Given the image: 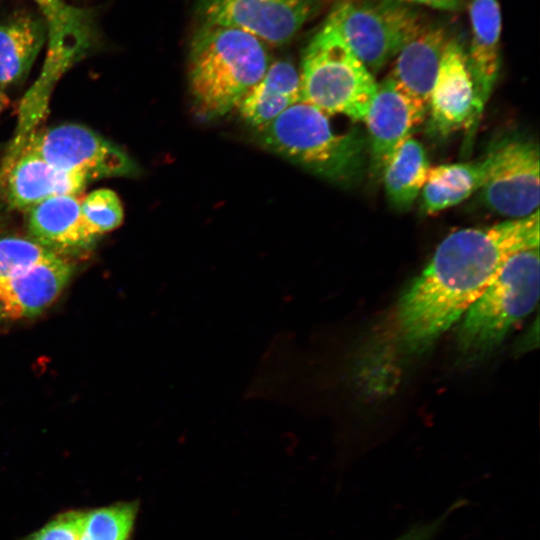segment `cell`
<instances>
[{
  "label": "cell",
  "mask_w": 540,
  "mask_h": 540,
  "mask_svg": "<svg viewBox=\"0 0 540 540\" xmlns=\"http://www.w3.org/2000/svg\"><path fill=\"white\" fill-rule=\"evenodd\" d=\"M539 247V211L450 233L364 344L357 364L370 392L390 390L407 364L459 321L514 253Z\"/></svg>",
  "instance_id": "obj_1"
},
{
  "label": "cell",
  "mask_w": 540,
  "mask_h": 540,
  "mask_svg": "<svg viewBox=\"0 0 540 540\" xmlns=\"http://www.w3.org/2000/svg\"><path fill=\"white\" fill-rule=\"evenodd\" d=\"M271 64L268 46L228 26L200 24L189 50V85L198 116L217 119L238 107Z\"/></svg>",
  "instance_id": "obj_2"
},
{
  "label": "cell",
  "mask_w": 540,
  "mask_h": 540,
  "mask_svg": "<svg viewBox=\"0 0 540 540\" xmlns=\"http://www.w3.org/2000/svg\"><path fill=\"white\" fill-rule=\"evenodd\" d=\"M258 134L269 151L333 182L354 180L364 163L363 139L356 132H335L327 114L303 101Z\"/></svg>",
  "instance_id": "obj_3"
},
{
  "label": "cell",
  "mask_w": 540,
  "mask_h": 540,
  "mask_svg": "<svg viewBox=\"0 0 540 540\" xmlns=\"http://www.w3.org/2000/svg\"><path fill=\"white\" fill-rule=\"evenodd\" d=\"M539 247L512 254L469 307L457 329L458 349L481 356L498 346L528 316L539 298Z\"/></svg>",
  "instance_id": "obj_4"
},
{
  "label": "cell",
  "mask_w": 540,
  "mask_h": 540,
  "mask_svg": "<svg viewBox=\"0 0 540 540\" xmlns=\"http://www.w3.org/2000/svg\"><path fill=\"white\" fill-rule=\"evenodd\" d=\"M301 67V101L327 115L365 120L377 83L329 22L307 45Z\"/></svg>",
  "instance_id": "obj_5"
},
{
  "label": "cell",
  "mask_w": 540,
  "mask_h": 540,
  "mask_svg": "<svg viewBox=\"0 0 540 540\" xmlns=\"http://www.w3.org/2000/svg\"><path fill=\"white\" fill-rule=\"evenodd\" d=\"M326 21L371 73L395 58L427 24L417 9L400 0H343Z\"/></svg>",
  "instance_id": "obj_6"
},
{
  "label": "cell",
  "mask_w": 540,
  "mask_h": 540,
  "mask_svg": "<svg viewBox=\"0 0 540 540\" xmlns=\"http://www.w3.org/2000/svg\"><path fill=\"white\" fill-rule=\"evenodd\" d=\"M22 150L36 154L59 170L81 175L89 181L130 177L138 173L136 163L123 149L78 124L59 125L31 134Z\"/></svg>",
  "instance_id": "obj_7"
},
{
  "label": "cell",
  "mask_w": 540,
  "mask_h": 540,
  "mask_svg": "<svg viewBox=\"0 0 540 540\" xmlns=\"http://www.w3.org/2000/svg\"><path fill=\"white\" fill-rule=\"evenodd\" d=\"M489 168L480 188L483 203L491 211L511 219L538 210L539 150L531 140L501 141L489 152Z\"/></svg>",
  "instance_id": "obj_8"
},
{
  "label": "cell",
  "mask_w": 540,
  "mask_h": 540,
  "mask_svg": "<svg viewBox=\"0 0 540 540\" xmlns=\"http://www.w3.org/2000/svg\"><path fill=\"white\" fill-rule=\"evenodd\" d=\"M321 0H197L200 24L243 30L266 45L290 42L319 10Z\"/></svg>",
  "instance_id": "obj_9"
},
{
  "label": "cell",
  "mask_w": 540,
  "mask_h": 540,
  "mask_svg": "<svg viewBox=\"0 0 540 540\" xmlns=\"http://www.w3.org/2000/svg\"><path fill=\"white\" fill-rule=\"evenodd\" d=\"M463 45L450 37L428 104V132L440 138L475 126L483 112Z\"/></svg>",
  "instance_id": "obj_10"
},
{
  "label": "cell",
  "mask_w": 540,
  "mask_h": 540,
  "mask_svg": "<svg viewBox=\"0 0 540 540\" xmlns=\"http://www.w3.org/2000/svg\"><path fill=\"white\" fill-rule=\"evenodd\" d=\"M428 107L401 92L389 77L377 84L365 122L369 137V168L380 177L402 143L424 122Z\"/></svg>",
  "instance_id": "obj_11"
},
{
  "label": "cell",
  "mask_w": 540,
  "mask_h": 540,
  "mask_svg": "<svg viewBox=\"0 0 540 540\" xmlns=\"http://www.w3.org/2000/svg\"><path fill=\"white\" fill-rule=\"evenodd\" d=\"M73 272L61 255L27 267L0 281V316L31 317L60 295Z\"/></svg>",
  "instance_id": "obj_12"
},
{
  "label": "cell",
  "mask_w": 540,
  "mask_h": 540,
  "mask_svg": "<svg viewBox=\"0 0 540 540\" xmlns=\"http://www.w3.org/2000/svg\"><path fill=\"white\" fill-rule=\"evenodd\" d=\"M89 180L55 168L36 154L22 150L5 173L1 183L5 187L8 205L18 210H29L49 198L78 195Z\"/></svg>",
  "instance_id": "obj_13"
},
{
  "label": "cell",
  "mask_w": 540,
  "mask_h": 540,
  "mask_svg": "<svg viewBox=\"0 0 540 540\" xmlns=\"http://www.w3.org/2000/svg\"><path fill=\"white\" fill-rule=\"evenodd\" d=\"M449 39L444 26L427 23L396 55L388 77L401 92L428 107Z\"/></svg>",
  "instance_id": "obj_14"
},
{
  "label": "cell",
  "mask_w": 540,
  "mask_h": 540,
  "mask_svg": "<svg viewBox=\"0 0 540 540\" xmlns=\"http://www.w3.org/2000/svg\"><path fill=\"white\" fill-rule=\"evenodd\" d=\"M77 196H55L27 210L30 238L59 255L90 247L97 237L83 219Z\"/></svg>",
  "instance_id": "obj_15"
},
{
  "label": "cell",
  "mask_w": 540,
  "mask_h": 540,
  "mask_svg": "<svg viewBox=\"0 0 540 540\" xmlns=\"http://www.w3.org/2000/svg\"><path fill=\"white\" fill-rule=\"evenodd\" d=\"M471 38L467 64L484 108L500 70L502 15L498 0H470Z\"/></svg>",
  "instance_id": "obj_16"
},
{
  "label": "cell",
  "mask_w": 540,
  "mask_h": 540,
  "mask_svg": "<svg viewBox=\"0 0 540 540\" xmlns=\"http://www.w3.org/2000/svg\"><path fill=\"white\" fill-rule=\"evenodd\" d=\"M301 101L300 72L285 59L271 62L263 77L245 94L238 108L257 132L286 109Z\"/></svg>",
  "instance_id": "obj_17"
},
{
  "label": "cell",
  "mask_w": 540,
  "mask_h": 540,
  "mask_svg": "<svg viewBox=\"0 0 540 540\" xmlns=\"http://www.w3.org/2000/svg\"><path fill=\"white\" fill-rule=\"evenodd\" d=\"M33 1L47 26L46 61L69 68L84 56L92 44L91 13L63 0Z\"/></svg>",
  "instance_id": "obj_18"
},
{
  "label": "cell",
  "mask_w": 540,
  "mask_h": 540,
  "mask_svg": "<svg viewBox=\"0 0 540 540\" xmlns=\"http://www.w3.org/2000/svg\"><path fill=\"white\" fill-rule=\"evenodd\" d=\"M46 42L47 26L41 15L17 12L0 21V90L27 75Z\"/></svg>",
  "instance_id": "obj_19"
},
{
  "label": "cell",
  "mask_w": 540,
  "mask_h": 540,
  "mask_svg": "<svg viewBox=\"0 0 540 540\" xmlns=\"http://www.w3.org/2000/svg\"><path fill=\"white\" fill-rule=\"evenodd\" d=\"M489 154L477 161L430 167L421 190V210L437 214L460 204L482 187L489 168Z\"/></svg>",
  "instance_id": "obj_20"
},
{
  "label": "cell",
  "mask_w": 540,
  "mask_h": 540,
  "mask_svg": "<svg viewBox=\"0 0 540 540\" xmlns=\"http://www.w3.org/2000/svg\"><path fill=\"white\" fill-rule=\"evenodd\" d=\"M429 169L422 143L413 137L406 139L381 175L389 202L398 209L410 207L422 190Z\"/></svg>",
  "instance_id": "obj_21"
},
{
  "label": "cell",
  "mask_w": 540,
  "mask_h": 540,
  "mask_svg": "<svg viewBox=\"0 0 540 540\" xmlns=\"http://www.w3.org/2000/svg\"><path fill=\"white\" fill-rule=\"evenodd\" d=\"M136 514V503H121L85 513L78 540H128Z\"/></svg>",
  "instance_id": "obj_22"
},
{
  "label": "cell",
  "mask_w": 540,
  "mask_h": 540,
  "mask_svg": "<svg viewBox=\"0 0 540 540\" xmlns=\"http://www.w3.org/2000/svg\"><path fill=\"white\" fill-rule=\"evenodd\" d=\"M83 219L95 237L118 228L124 219V210L117 194L110 189H98L81 200Z\"/></svg>",
  "instance_id": "obj_23"
},
{
  "label": "cell",
  "mask_w": 540,
  "mask_h": 540,
  "mask_svg": "<svg viewBox=\"0 0 540 540\" xmlns=\"http://www.w3.org/2000/svg\"><path fill=\"white\" fill-rule=\"evenodd\" d=\"M56 255L32 238L0 236V281Z\"/></svg>",
  "instance_id": "obj_24"
},
{
  "label": "cell",
  "mask_w": 540,
  "mask_h": 540,
  "mask_svg": "<svg viewBox=\"0 0 540 540\" xmlns=\"http://www.w3.org/2000/svg\"><path fill=\"white\" fill-rule=\"evenodd\" d=\"M83 512H67L38 531L31 540H78L84 519Z\"/></svg>",
  "instance_id": "obj_25"
},
{
  "label": "cell",
  "mask_w": 540,
  "mask_h": 540,
  "mask_svg": "<svg viewBox=\"0 0 540 540\" xmlns=\"http://www.w3.org/2000/svg\"><path fill=\"white\" fill-rule=\"evenodd\" d=\"M456 508H458L457 505H452L439 517L431 521L416 524L393 540H433Z\"/></svg>",
  "instance_id": "obj_26"
},
{
  "label": "cell",
  "mask_w": 540,
  "mask_h": 540,
  "mask_svg": "<svg viewBox=\"0 0 540 540\" xmlns=\"http://www.w3.org/2000/svg\"><path fill=\"white\" fill-rule=\"evenodd\" d=\"M408 4H421L435 9L453 11L461 7L465 0H400Z\"/></svg>",
  "instance_id": "obj_27"
},
{
  "label": "cell",
  "mask_w": 540,
  "mask_h": 540,
  "mask_svg": "<svg viewBox=\"0 0 540 540\" xmlns=\"http://www.w3.org/2000/svg\"><path fill=\"white\" fill-rule=\"evenodd\" d=\"M7 101L6 95L0 90V112L5 108Z\"/></svg>",
  "instance_id": "obj_28"
}]
</instances>
